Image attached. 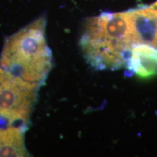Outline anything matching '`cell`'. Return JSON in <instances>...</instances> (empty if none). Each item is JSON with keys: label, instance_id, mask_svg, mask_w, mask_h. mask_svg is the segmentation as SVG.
Returning <instances> with one entry per match:
<instances>
[{"label": "cell", "instance_id": "obj_1", "mask_svg": "<svg viewBox=\"0 0 157 157\" xmlns=\"http://www.w3.org/2000/svg\"><path fill=\"white\" fill-rule=\"evenodd\" d=\"M135 45L126 12L90 18L80 39L84 58L96 70L127 67Z\"/></svg>", "mask_w": 157, "mask_h": 157}, {"label": "cell", "instance_id": "obj_2", "mask_svg": "<svg viewBox=\"0 0 157 157\" xmlns=\"http://www.w3.org/2000/svg\"><path fill=\"white\" fill-rule=\"evenodd\" d=\"M44 15L6 40L0 68L21 81L40 87L52 66V56L45 34Z\"/></svg>", "mask_w": 157, "mask_h": 157}, {"label": "cell", "instance_id": "obj_3", "mask_svg": "<svg viewBox=\"0 0 157 157\" xmlns=\"http://www.w3.org/2000/svg\"><path fill=\"white\" fill-rule=\"evenodd\" d=\"M39 88L0 68V133L26 132Z\"/></svg>", "mask_w": 157, "mask_h": 157}, {"label": "cell", "instance_id": "obj_4", "mask_svg": "<svg viewBox=\"0 0 157 157\" xmlns=\"http://www.w3.org/2000/svg\"><path fill=\"white\" fill-rule=\"evenodd\" d=\"M126 12L135 42L157 48V10L150 5Z\"/></svg>", "mask_w": 157, "mask_h": 157}, {"label": "cell", "instance_id": "obj_5", "mask_svg": "<svg viewBox=\"0 0 157 157\" xmlns=\"http://www.w3.org/2000/svg\"><path fill=\"white\" fill-rule=\"evenodd\" d=\"M127 68L141 78L155 76L157 74V48L145 44L135 45Z\"/></svg>", "mask_w": 157, "mask_h": 157}]
</instances>
